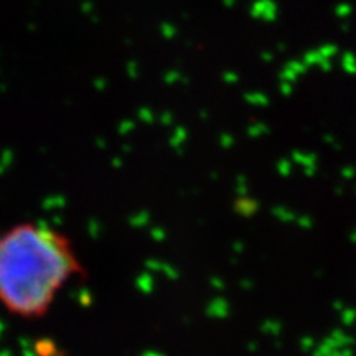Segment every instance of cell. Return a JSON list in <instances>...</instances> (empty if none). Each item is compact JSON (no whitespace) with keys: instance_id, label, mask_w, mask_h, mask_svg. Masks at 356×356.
<instances>
[{"instance_id":"6da1fadb","label":"cell","mask_w":356,"mask_h":356,"mask_svg":"<svg viewBox=\"0 0 356 356\" xmlns=\"http://www.w3.org/2000/svg\"><path fill=\"white\" fill-rule=\"evenodd\" d=\"M84 266L68 234L43 221H22L0 231V307L37 322Z\"/></svg>"}]
</instances>
